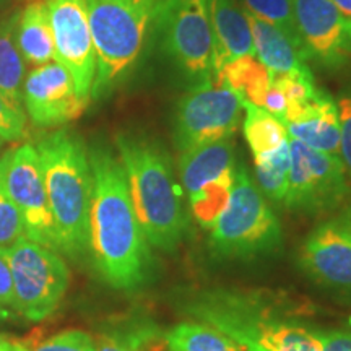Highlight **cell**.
Listing matches in <instances>:
<instances>
[{
    "instance_id": "28",
    "label": "cell",
    "mask_w": 351,
    "mask_h": 351,
    "mask_svg": "<svg viewBox=\"0 0 351 351\" xmlns=\"http://www.w3.org/2000/svg\"><path fill=\"white\" fill-rule=\"evenodd\" d=\"M25 236V226L5 189L0 184V249L10 247Z\"/></svg>"
},
{
    "instance_id": "4",
    "label": "cell",
    "mask_w": 351,
    "mask_h": 351,
    "mask_svg": "<svg viewBox=\"0 0 351 351\" xmlns=\"http://www.w3.org/2000/svg\"><path fill=\"white\" fill-rule=\"evenodd\" d=\"M95 44L91 98L103 99L134 70L153 33L161 0H85Z\"/></svg>"
},
{
    "instance_id": "22",
    "label": "cell",
    "mask_w": 351,
    "mask_h": 351,
    "mask_svg": "<svg viewBox=\"0 0 351 351\" xmlns=\"http://www.w3.org/2000/svg\"><path fill=\"white\" fill-rule=\"evenodd\" d=\"M215 78L236 91L244 103H251L258 108H262L263 98L274 80L270 70L257 59L256 54L243 56L226 64L218 73H215Z\"/></svg>"
},
{
    "instance_id": "20",
    "label": "cell",
    "mask_w": 351,
    "mask_h": 351,
    "mask_svg": "<svg viewBox=\"0 0 351 351\" xmlns=\"http://www.w3.org/2000/svg\"><path fill=\"white\" fill-rule=\"evenodd\" d=\"M16 44L26 65L41 67L56 60L54 36L46 0H34L19 13Z\"/></svg>"
},
{
    "instance_id": "39",
    "label": "cell",
    "mask_w": 351,
    "mask_h": 351,
    "mask_svg": "<svg viewBox=\"0 0 351 351\" xmlns=\"http://www.w3.org/2000/svg\"><path fill=\"white\" fill-rule=\"evenodd\" d=\"M2 145H3V142H0V155H2Z\"/></svg>"
},
{
    "instance_id": "5",
    "label": "cell",
    "mask_w": 351,
    "mask_h": 351,
    "mask_svg": "<svg viewBox=\"0 0 351 351\" xmlns=\"http://www.w3.org/2000/svg\"><path fill=\"white\" fill-rule=\"evenodd\" d=\"M210 230V245L223 257L262 256L280 245L278 219L244 165L236 166L230 202Z\"/></svg>"
},
{
    "instance_id": "7",
    "label": "cell",
    "mask_w": 351,
    "mask_h": 351,
    "mask_svg": "<svg viewBox=\"0 0 351 351\" xmlns=\"http://www.w3.org/2000/svg\"><path fill=\"white\" fill-rule=\"evenodd\" d=\"M153 33L174 67L189 82L213 77V38L207 0H161Z\"/></svg>"
},
{
    "instance_id": "30",
    "label": "cell",
    "mask_w": 351,
    "mask_h": 351,
    "mask_svg": "<svg viewBox=\"0 0 351 351\" xmlns=\"http://www.w3.org/2000/svg\"><path fill=\"white\" fill-rule=\"evenodd\" d=\"M26 116L25 111L13 108L0 96V142H20L26 135Z\"/></svg>"
},
{
    "instance_id": "12",
    "label": "cell",
    "mask_w": 351,
    "mask_h": 351,
    "mask_svg": "<svg viewBox=\"0 0 351 351\" xmlns=\"http://www.w3.org/2000/svg\"><path fill=\"white\" fill-rule=\"evenodd\" d=\"M289 176L285 205L307 213L328 212L340 207L350 194L346 171L340 156L313 150L289 138Z\"/></svg>"
},
{
    "instance_id": "15",
    "label": "cell",
    "mask_w": 351,
    "mask_h": 351,
    "mask_svg": "<svg viewBox=\"0 0 351 351\" xmlns=\"http://www.w3.org/2000/svg\"><path fill=\"white\" fill-rule=\"evenodd\" d=\"M298 32L311 59L327 69L351 60V20L330 0H293Z\"/></svg>"
},
{
    "instance_id": "29",
    "label": "cell",
    "mask_w": 351,
    "mask_h": 351,
    "mask_svg": "<svg viewBox=\"0 0 351 351\" xmlns=\"http://www.w3.org/2000/svg\"><path fill=\"white\" fill-rule=\"evenodd\" d=\"M34 351H96V341L90 333L72 328L49 337Z\"/></svg>"
},
{
    "instance_id": "32",
    "label": "cell",
    "mask_w": 351,
    "mask_h": 351,
    "mask_svg": "<svg viewBox=\"0 0 351 351\" xmlns=\"http://www.w3.org/2000/svg\"><path fill=\"white\" fill-rule=\"evenodd\" d=\"M0 306L3 309L16 314L15 289H13V276L10 265H8L7 256L3 249H0Z\"/></svg>"
},
{
    "instance_id": "18",
    "label": "cell",
    "mask_w": 351,
    "mask_h": 351,
    "mask_svg": "<svg viewBox=\"0 0 351 351\" xmlns=\"http://www.w3.org/2000/svg\"><path fill=\"white\" fill-rule=\"evenodd\" d=\"M213 38V75L243 56L256 54L251 26L236 0H207Z\"/></svg>"
},
{
    "instance_id": "16",
    "label": "cell",
    "mask_w": 351,
    "mask_h": 351,
    "mask_svg": "<svg viewBox=\"0 0 351 351\" xmlns=\"http://www.w3.org/2000/svg\"><path fill=\"white\" fill-rule=\"evenodd\" d=\"M301 262L324 287L351 295V232L339 218L313 231L302 245Z\"/></svg>"
},
{
    "instance_id": "19",
    "label": "cell",
    "mask_w": 351,
    "mask_h": 351,
    "mask_svg": "<svg viewBox=\"0 0 351 351\" xmlns=\"http://www.w3.org/2000/svg\"><path fill=\"white\" fill-rule=\"evenodd\" d=\"M245 15L251 26L257 59L270 70L271 75H287L309 69L307 60H311V57L304 46L293 41L278 26L257 19L247 12Z\"/></svg>"
},
{
    "instance_id": "17",
    "label": "cell",
    "mask_w": 351,
    "mask_h": 351,
    "mask_svg": "<svg viewBox=\"0 0 351 351\" xmlns=\"http://www.w3.org/2000/svg\"><path fill=\"white\" fill-rule=\"evenodd\" d=\"M289 138L313 150L340 156V121L337 101L319 88L313 98L288 104L282 119Z\"/></svg>"
},
{
    "instance_id": "8",
    "label": "cell",
    "mask_w": 351,
    "mask_h": 351,
    "mask_svg": "<svg viewBox=\"0 0 351 351\" xmlns=\"http://www.w3.org/2000/svg\"><path fill=\"white\" fill-rule=\"evenodd\" d=\"M3 252L13 276L16 314L32 322L54 314L70 285V270L59 252L26 238Z\"/></svg>"
},
{
    "instance_id": "1",
    "label": "cell",
    "mask_w": 351,
    "mask_h": 351,
    "mask_svg": "<svg viewBox=\"0 0 351 351\" xmlns=\"http://www.w3.org/2000/svg\"><path fill=\"white\" fill-rule=\"evenodd\" d=\"M88 158L93 178L88 251L104 283L132 291L150 275V244L134 210L119 158L106 145H93Z\"/></svg>"
},
{
    "instance_id": "35",
    "label": "cell",
    "mask_w": 351,
    "mask_h": 351,
    "mask_svg": "<svg viewBox=\"0 0 351 351\" xmlns=\"http://www.w3.org/2000/svg\"><path fill=\"white\" fill-rule=\"evenodd\" d=\"M330 2L343 13L346 19L351 20V0H330Z\"/></svg>"
},
{
    "instance_id": "10",
    "label": "cell",
    "mask_w": 351,
    "mask_h": 351,
    "mask_svg": "<svg viewBox=\"0 0 351 351\" xmlns=\"http://www.w3.org/2000/svg\"><path fill=\"white\" fill-rule=\"evenodd\" d=\"M179 168L192 213L202 226L210 230L230 202L234 186L232 140H218L181 152Z\"/></svg>"
},
{
    "instance_id": "33",
    "label": "cell",
    "mask_w": 351,
    "mask_h": 351,
    "mask_svg": "<svg viewBox=\"0 0 351 351\" xmlns=\"http://www.w3.org/2000/svg\"><path fill=\"white\" fill-rule=\"evenodd\" d=\"M315 333L320 341V351H351V332L330 330Z\"/></svg>"
},
{
    "instance_id": "24",
    "label": "cell",
    "mask_w": 351,
    "mask_h": 351,
    "mask_svg": "<svg viewBox=\"0 0 351 351\" xmlns=\"http://www.w3.org/2000/svg\"><path fill=\"white\" fill-rule=\"evenodd\" d=\"M243 104L245 111L244 137L247 140L254 156L274 152L280 145L289 140L287 127L278 117L267 109L254 106L251 103L243 101Z\"/></svg>"
},
{
    "instance_id": "26",
    "label": "cell",
    "mask_w": 351,
    "mask_h": 351,
    "mask_svg": "<svg viewBox=\"0 0 351 351\" xmlns=\"http://www.w3.org/2000/svg\"><path fill=\"white\" fill-rule=\"evenodd\" d=\"M236 2L243 5L244 12L278 26L293 41L304 46L300 32H298L293 0H236Z\"/></svg>"
},
{
    "instance_id": "21",
    "label": "cell",
    "mask_w": 351,
    "mask_h": 351,
    "mask_svg": "<svg viewBox=\"0 0 351 351\" xmlns=\"http://www.w3.org/2000/svg\"><path fill=\"white\" fill-rule=\"evenodd\" d=\"M20 10L0 15V96L13 108H23L25 60L16 44V21Z\"/></svg>"
},
{
    "instance_id": "9",
    "label": "cell",
    "mask_w": 351,
    "mask_h": 351,
    "mask_svg": "<svg viewBox=\"0 0 351 351\" xmlns=\"http://www.w3.org/2000/svg\"><path fill=\"white\" fill-rule=\"evenodd\" d=\"M243 111V98L215 75L194 83L176 108V145L184 152L231 138L241 124Z\"/></svg>"
},
{
    "instance_id": "6",
    "label": "cell",
    "mask_w": 351,
    "mask_h": 351,
    "mask_svg": "<svg viewBox=\"0 0 351 351\" xmlns=\"http://www.w3.org/2000/svg\"><path fill=\"white\" fill-rule=\"evenodd\" d=\"M199 315L245 351H320L317 333L261 313L251 302L212 296L194 307Z\"/></svg>"
},
{
    "instance_id": "2",
    "label": "cell",
    "mask_w": 351,
    "mask_h": 351,
    "mask_svg": "<svg viewBox=\"0 0 351 351\" xmlns=\"http://www.w3.org/2000/svg\"><path fill=\"white\" fill-rule=\"evenodd\" d=\"M116 145L145 238L153 247L174 251L186 232L187 215L168 152L130 132L117 134Z\"/></svg>"
},
{
    "instance_id": "40",
    "label": "cell",
    "mask_w": 351,
    "mask_h": 351,
    "mask_svg": "<svg viewBox=\"0 0 351 351\" xmlns=\"http://www.w3.org/2000/svg\"><path fill=\"white\" fill-rule=\"evenodd\" d=\"M33 2H34V0H33Z\"/></svg>"
},
{
    "instance_id": "13",
    "label": "cell",
    "mask_w": 351,
    "mask_h": 351,
    "mask_svg": "<svg viewBox=\"0 0 351 351\" xmlns=\"http://www.w3.org/2000/svg\"><path fill=\"white\" fill-rule=\"evenodd\" d=\"M56 60L72 75L77 95L91 101L96 75L95 44L85 0H46Z\"/></svg>"
},
{
    "instance_id": "36",
    "label": "cell",
    "mask_w": 351,
    "mask_h": 351,
    "mask_svg": "<svg viewBox=\"0 0 351 351\" xmlns=\"http://www.w3.org/2000/svg\"><path fill=\"white\" fill-rule=\"evenodd\" d=\"M339 219H340L341 223H343L346 230L351 232V200L348 202V204H346V207H345L343 212H341Z\"/></svg>"
},
{
    "instance_id": "25",
    "label": "cell",
    "mask_w": 351,
    "mask_h": 351,
    "mask_svg": "<svg viewBox=\"0 0 351 351\" xmlns=\"http://www.w3.org/2000/svg\"><path fill=\"white\" fill-rule=\"evenodd\" d=\"M258 189L274 202H283L288 192V176L291 155L289 140L274 152L254 156Z\"/></svg>"
},
{
    "instance_id": "31",
    "label": "cell",
    "mask_w": 351,
    "mask_h": 351,
    "mask_svg": "<svg viewBox=\"0 0 351 351\" xmlns=\"http://www.w3.org/2000/svg\"><path fill=\"white\" fill-rule=\"evenodd\" d=\"M335 101L340 121V160L351 176V90L341 93Z\"/></svg>"
},
{
    "instance_id": "38",
    "label": "cell",
    "mask_w": 351,
    "mask_h": 351,
    "mask_svg": "<svg viewBox=\"0 0 351 351\" xmlns=\"http://www.w3.org/2000/svg\"><path fill=\"white\" fill-rule=\"evenodd\" d=\"M13 2H15V0H0V12L5 10V8H8L10 5H13Z\"/></svg>"
},
{
    "instance_id": "11",
    "label": "cell",
    "mask_w": 351,
    "mask_h": 351,
    "mask_svg": "<svg viewBox=\"0 0 351 351\" xmlns=\"http://www.w3.org/2000/svg\"><path fill=\"white\" fill-rule=\"evenodd\" d=\"M0 184L20 212L26 239L59 252L41 163L33 143H23L0 155Z\"/></svg>"
},
{
    "instance_id": "14",
    "label": "cell",
    "mask_w": 351,
    "mask_h": 351,
    "mask_svg": "<svg viewBox=\"0 0 351 351\" xmlns=\"http://www.w3.org/2000/svg\"><path fill=\"white\" fill-rule=\"evenodd\" d=\"M90 101L77 95L72 75L57 60L34 67L23 82L26 116L39 129H56L77 121Z\"/></svg>"
},
{
    "instance_id": "23",
    "label": "cell",
    "mask_w": 351,
    "mask_h": 351,
    "mask_svg": "<svg viewBox=\"0 0 351 351\" xmlns=\"http://www.w3.org/2000/svg\"><path fill=\"white\" fill-rule=\"evenodd\" d=\"M168 351H245L234 340L208 324L181 322L166 332Z\"/></svg>"
},
{
    "instance_id": "37",
    "label": "cell",
    "mask_w": 351,
    "mask_h": 351,
    "mask_svg": "<svg viewBox=\"0 0 351 351\" xmlns=\"http://www.w3.org/2000/svg\"><path fill=\"white\" fill-rule=\"evenodd\" d=\"M13 317H15V314L10 313V311L3 309V307L0 306V322H5V320H10Z\"/></svg>"
},
{
    "instance_id": "34",
    "label": "cell",
    "mask_w": 351,
    "mask_h": 351,
    "mask_svg": "<svg viewBox=\"0 0 351 351\" xmlns=\"http://www.w3.org/2000/svg\"><path fill=\"white\" fill-rule=\"evenodd\" d=\"M0 351H29L23 341L13 340L10 337L0 333Z\"/></svg>"
},
{
    "instance_id": "3",
    "label": "cell",
    "mask_w": 351,
    "mask_h": 351,
    "mask_svg": "<svg viewBox=\"0 0 351 351\" xmlns=\"http://www.w3.org/2000/svg\"><path fill=\"white\" fill-rule=\"evenodd\" d=\"M59 241V252L77 258L88 252L93 178L88 148L77 134L59 129L34 143Z\"/></svg>"
},
{
    "instance_id": "27",
    "label": "cell",
    "mask_w": 351,
    "mask_h": 351,
    "mask_svg": "<svg viewBox=\"0 0 351 351\" xmlns=\"http://www.w3.org/2000/svg\"><path fill=\"white\" fill-rule=\"evenodd\" d=\"M96 341V351H150L152 333L148 328L106 332Z\"/></svg>"
}]
</instances>
